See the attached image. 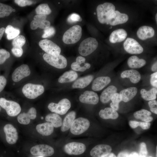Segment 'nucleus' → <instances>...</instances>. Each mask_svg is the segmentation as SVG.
Returning a JSON list of instances; mask_svg holds the SVG:
<instances>
[{
  "label": "nucleus",
  "mask_w": 157,
  "mask_h": 157,
  "mask_svg": "<svg viewBox=\"0 0 157 157\" xmlns=\"http://www.w3.org/2000/svg\"><path fill=\"white\" fill-rule=\"evenodd\" d=\"M115 6L112 3L105 2L98 5L96 8L97 18L101 24H107L110 15L115 11Z\"/></svg>",
  "instance_id": "1"
},
{
  "label": "nucleus",
  "mask_w": 157,
  "mask_h": 157,
  "mask_svg": "<svg viewBox=\"0 0 157 157\" xmlns=\"http://www.w3.org/2000/svg\"><path fill=\"white\" fill-rule=\"evenodd\" d=\"M82 29L79 25H75L67 30L64 34L62 40L65 44H69L77 42L82 35Z\"/></svg>",
  "instance_id": "2"
},
{
  "label": "nucleus",
  "mask_w": 157,
  "mask_h": 157,
  "mask_svg": "<svg viewBox=\"0 0 157 157\" xmlns=\"http://www.w3.org/2000/svg\"><path fill=\"white\" fill-rule=\"evenodd\" d=\"M98 45V41L95 38L89 37L85 39L81 43L78 51L81 55L86 56L95 51Z\"/></svg>",
  "instance_id": "3"
},
{
  "label": "nucleus",
  "mask_w": 157,
  "mask_h": 157,
  "mask_svg": "<svg viewBox=\"0 0 157 157\" xmlns=\"http://www.w3.org/2000/svg\"><path fill=\"white\" fill-rule=\"evenodd\" d=\"M44 90V88L42 85L28 83L24 85L22 92L26 97L33 99L43 94Z\"/></svg>",
  "instance_id": "4"
},
{
  "label": "nucleus",
  "mask_w": 157,
  "mask_h": 157,
  "mask_svg": "<svg viewBox=\"0 0 157 157\" xmlns=\"http://www.w3.org/2000/svg\"><path fill=\"white\" fill-rule=\"evenodd\" d=\"M44 60L49 65L60 69L65 68L67 65L66 59L61 55H52L47 53L43 55Z\"/></svg>",
  "instance_id": "5"
},
{
  "label": "nucleus",
  "mask_w": 157,
  "mask_h": 157,
  "mask_svg": "<svg viewBox=\"0 0 157 157\" xmlns=\"http://www.w3.org/2000/svg\"><path fill=\"white\" fill-rule=\"evenodd\" d=\"M0 106L6 110L7 114L10 116H16L21 111V107L18 103L7 100L3 98H0Z\"/></svg>",
  "instance_id": "6"
},
{
  "label": "nucleus",
  "mask_w": 157,
  "mask_h": 157,
  "mask_svg": "<svg viewBox=\"0 0 157 157\" xmlns=\"http://www.w3.org/2000/svg\"><path fill=\"white\" fill-rule=\"evenodd\" d=\"M90 122L87 119L82 117L75 119L70 128L71 133L74 135H79L86 131L89 128Z\"/></svg>",
  "instance_id": "7"
},
{
  "label": "nucleus",
  "mask_w": 157,
  "mask_h": 157,
  "mask_svg": "<svg viewBox=\"0 0 157 157\" xmlns=\"http://www.w3.org/2000/svg\"><path fill=\"white\" fill-rule=\"evenodd\" d=\"M71 106L70 101L65 98L60 100L58 104L51 102L48 106L49 109L51 112L60 115H63L66 113Z\"/></svg>",
  "instance_id": "8"
},
{
  "label": "nucleus",
  "mask_w": 157,
  "mask_h": 157,
  "mask_svg": "<svg viewBox=\"0 0 157 157\" xmlns=\"http://www.w3.org/2000/svg\"><path fill=\"white\" fill-rule=\"evenodd\" d=\"M38 44L40 47L47 53L54 56L60 54V47L51 40L44 39L40 40Z\"/></svg>",
  "instance_id": "9"
},
{
  "label": "nucleus",
  "mask_w": 157,
  "mask_h": 157,
  "mask_svg": "<svg viewBox=\"0 0 157 157\" xmlns=\"http://www.w3.org/2000/svg\"><path fill=\"white\" fill-rule=\"evenodd\" d=\"M124 48L127 53L131 54H139L142 53L144 50L142 47L135 39L128 38L123 44Z\"/></svg>",
  "instance_id": "10"
},
{
  "label": "nucleus",
  "mask_w": 157,
  "mask_h": 157,
  "mask_svg": "<svg viewBox=\"0 0 157 157\" xmlns=\"http://www.w3.org/2000/svg\"><path fill=\"white\" fill-rule=\"evenodd\" d=\"M86 148L85 145L83 143L72 142L65 144L64 149L65 152L68 154L78 155L83 153Z\"/></svg>",
  "instance_id": "11"
},
{
  "label": "nucleus",
  "mask_w": 157,
  "mask_h": 157,
  "mask_svg": "<svg viewBox=\"0 0 157 157\" xmlns=\"http://www.w3.org/2000/svg\"><path fill=\"white\" fill-rule=\"evenodd\" d=\"M127 14L115 10L109 16L107 24L115 26L126 23L129 20Z\"/></svg>",
  "instance_id": "12"
},
{
  "label": "nucleus",
  "mask_w": 157,
  "mask_h": 157,
  "mask_svg": "<svg viewBox=\"0 0 157 157\" xmlns=\"http://www.w3.org/2000/svg\"><path fill=\"white\" fill-rule=\"evenodd\" d=\"M54 149L51 146L45 144H40L33 147L31 149V154L34 156L39 155L49 156L54 153Z\"/></svg>",
  "instance_id": "13"
},
{
  "label": "nucleus",
  "mask_w": 157,
  "mask_h": 157,
  "mask_svg": "<svg viewBox=\"0 0 157 157\" xmlns=\"http://www.w3.org/2000/svg\"><path fill=\"white\" fill-rule=\"evenodd\" d=\"M31 71L28 66L26 64H22L17 68L13 72L12 78L15 82H18L23 78L29 76Z\"/></svg>",
  "instance_id": "14"
},
{
  "label": "nucleus",
  "mask_w": 157,
  "mask_h": 157,
  "mask_svg": "<svg viewBox=\"0 0 157 157\" xmlns=\"http://www.w3.org/2000/svg\"><path fill=\"white\" fill-rule=\"evenodd\" d=\"M3 131L7 142L10 144H15L18 138V133L16 129L12 125L7 124L4 126Z\"/></svg>",
  "instance_id": "15"
},
{
  "label": "nucleus",
  "mask_w": 157,
  "mask_h": 157,
  "mask_svg": "<svg viewBox=\"0 0 157 157\" xmlns=\"http://www.w3.org/2000/svg\"><path fill=\"white\" fill-rule=\"evenodd\" d=\"M112 150L110 146L100 144L94 147L91 150L90 154L92 157H104L110 153Z\"/></svg>",
  "instance_id": "16"
},
{
  "label": "nucleus",
  "mask_w": 157,
  "mask_h": 157,
  "mask_svg": "<svg viewBox=\"0 0 157 157\" xmlns=\"http://www.w3.org/2000/svg\"><path fill=\"white\" fill-rule=\"evenodd\" d=\"M80 101L82 103L90 104H96L99 101L97 94L93 91H86L79 97Z\"/></svg>",
  "instance_id": "17"
},
{
  "label": "nucleus",
  "mask_w": 157,
  "mask_h": 157,
  "mask_svg": "<svg viewBox=\"0 0 157 157\" xmlns=\"http://www.w3.org/2000/svg\"><path fill=\"white\" fill-rule=\"evenodd\" d=\"M37 112L34 107L30 108L27 113H23L20 114L17 117L18 122L24 125L28 124L30 119H34L36 117Z\"/></svg>",
  "instance_id": "18"
},
{
  "label": "nucleus",
  "mask_w": 157,
  "mask_h": 157,
  "mask_svg": "<svg viewBox=\"0 0 157 157\" xmlns=\"http://www.w3.org/2000/svg\"><path fill=\"white\" fill-rule=\"evenodd\" d=\"M155 34L154 29L151 26H143L140 27L137 32L138 38L142 40H145L153 37Z\"/></svg>",
  "instance_id": "19"
},
{
  "label": "nucleus",
  "mask_w": 157,
  "mask_h": 157,
  "mask_svg": "<svg viewBox=\"0 0 157 157\" xmlns=\"http://www.w3.org/2000/svg\"><path fill=\"white\" fill-rule=\"evenodd\" d=\"M127 35L126 31L123 28L115 30L111 33L109 37V41L113 43L122 42L124 40Z\"/></svg>",
  "instance_id": "20"
},
{
  "label": "nucleus",
  "mask_w": 157,
  "mask_h": 157,
  "mask_svg": "<svg viewBox=\"0 0 157 157\" xmlns=\"http://www.w3.org/2000/svg\"><path fill=\"white\" fill-rule=\"evenodd\" d=\"M85 59L81 56H78L76 61L73 63L71 65V68L74 71L83 72L90 68V64L85 63Z\"/></svg>",
  "instance_id": "21"
},
{
  "label": "nucleus",
  "mask_w": 157,
  "mask_h": 157,
  "mask_svg": "<svg viewBox=\"0 0 157 157\" xmlns=\"http://www.w3.org/2000/svg\"><path fill=\"white\" fill-rule=\"evenodd\" d=\"M111 81L110 78L106 76L98 77L93 81L92 85V89L95 91H100L108 85Z\"/></svg>",
  "instance_id": "22"
},
{
  "label": "nucleus",
  "mask_w": 157,
  "mask_h": 157,
  "mask_svg": "<svg viewBox=\"0 0 157 157\" xmlns=\"http://www.w3.org/2000/svg\"><path fill=\"white\" fill-rule=\"evenodd\" d=\"M137 89L135 87H129L120 91L119 94L122 101L127 102L133 98L137 92Z\"/></svg>",
  "instance_id": "23"
},
{
  "label": "nucleus",
  "mask_w": 157,
  "mask_h": 157,
  "mask_svg": "<svg viewBox=\"0 0 157 157\" xmlns=\"http://www.w3.org/2000/svg\"><path fill=\"white\" fill-rule=\"evenodd\" d=\"M122 78H129L133 83H138L140 80L141 76L140 73L137 71L133 69L126 70L121 74Z\"/></svg>",
  "instance_id": "24"
},
{
  "label": "nucleus",
  "mask_w": 157,
  "mask_h": 157,
  "mask_svg": "<svg viewBox=\"0 0 157 157\" xmlns=\"http://www.w3.org/2000/svg\"><path fill=\"white\" fill-rule=\"evenodd\" d=\"M117 88L114 85H111L105 89L102 92L100 96L101 102L104 104L108 103L110 100L113 95L116 93Z\"/></svg>",
  "instance_id": "25"
},
{
  "label": "nucleus",
  "mask_w": 157,
  "mask_h": 157,
  "mask_svg": "<svg viewBox=\"0 0 157 157\" xmlns=\"http://www.w3.org/2000/svg\"><path fill=\"white\" fill-rule=\"evenodd\" d=\"M37 131L40 134L44 136H48L53 132L54 127L51 123L46 122L39 124L37 125Z\"/></svg>",
  "instance_id": "26"
},
{
  "label": "nucleus",
  "mask_w": 157,
  "mask_h": 157,
  "mask_svg": "<svg viewBox=\"0 0 157 157\" xmlns=\"http://www.w3.org/2000/svg\"><path fill=\"white\" fill-rule=\"evenodd\" d=\"M93 77V75H89L79 78L74 82L72 87L74 88H84L90 83Z\"/></svg>",
  "instance_id": "27"
},
{
  "label": "nucleus",
  "mask_w": 157,
  "mask_h": 157,
  "mask_svg": "<svg viewBox=\"0 0 157 157\" xmlns=\"http://www.w3.org/2000/svg\"><path fill=\"white\" fill-rule=\"evenodd\" d=\"M99 116L104 119H115L119 116L116 111L112 108L107 107L100 110L99 113Z\"/></svg>",
  "instance_id": "28"
},
{
  "label": "nucleus",
  "mask_w": 157,
  "mask_h": 157,
  "mask_svg": "<svg viewBox=\"0 0 157 157\" xmlns=\"http://www.w3.org/2000/svg\"><path fill=\"white\" fill-rule=\"evenodd\" d=\"M76 115V113L73 111H71L67 115L62 124L61 128L62 131H65L70 128L75 119Z\"/></svg>",
  "instance_id": "29"
},
{
  "label": "nucleus",
  "mask_w": 157,
  "mask_h": 157,
  "mask_svg": "<svg viewBox=\"0 0 157 157\" xmlns=\"http://www.w3.org/2000/svg\"><path fill=\"white\" fill-rule=\"evenodd\" d=\"M146 63L144 59L139 58L136 56L130 57L128 59L127 64L131 68H140L144 66Z\"/></svg>",
  "instance_id": "30"
},
{
  "label": "nucleus",
  "mask_w": 157,
  "mask_h": 157,
  "mask_svg": "<svg viewBox=\"0 0 157 157\" xmlns=\"http://www.w3.org/2000/svg\"><path fill=\"white\" fill-rule=\"evenodd\" d=\"M77 73L74 71H67L59 77L58 81L60 83H64L72 82L77 78Z\"/></svg>",
  "instance_id": "31"
},
{
  "label": "nucleus",
  "mask_w": 157,
  "mask_h": 157,
  "mask_svg": "<svg viewBox=\"0 0 157 157\" xmlns=\"http://www.w3.org/2000/svg\"><path fill=\"white\" fill-rule=\"evenodd\" d=\"M133 115L135 118L145 122H149L152 121L153 119V117L151 116V113L145 109H142L137 111L134 113Z\"/></svg>",
  "instance_id": "32"
},
{
  "label": "nucleus",
  "mask_w": 157,
  "mask_h": 157,
  "mask_svg": "<svg viewBox=\"0 0 157 157\" xmlns=\"http://www.w3.org/2000/svg\"><path fill=\"white\" fill-rule=\"evenodd\" d=\"M45 119L47 122L51 123L54 127L57 128L62 126V119L57 114H49L46 116Z\"/></svg>",
  "instance_id": "33"
},
{
  "label": "nucleus",
  "mask_w": 157,
  "mask_h": 157,
  "mask_svg": "<svg viewBox=\"0 0 157 157\" xmlns=\"http://www.w3.org/2000/svg\"><path fill=\"white\" fill-rule=\"evenodd\" d=\"M157 93V88H153L149 91L144 89H142L140 90L142 98L146 101L155 100L156 98Z\"/></svg>",
  "instance_id": "34"
},
{
  "label": "nucleus",
  "mask_w": 157,
  "mask_h": 157,
  "mask_svg": "<svg viewBox=\"0 0 157 157\" xmlns=\"http://www.w3.org/2000/svg\"><path fill=\"white\" fill-rule=\"evenodd\" d=\"M50 22L47 20L36 21L33 20L31 22L30 27L32 30L37 29L38 27L42 29H45L50 26Z\"/></svg>",
  "instance_id": "35"
},
{
  "label": "nucleus",
  "mask_w": 157,
  "mask_h": 157,
  "mask_svg": "<svg viewBox=\"0 0 157 157\" xmlns=\"http://www.w3.org/2000/svg\"><path fill=\"white\" fill-rule=\"evenodd\" d=\"M5 32L6 34L7 39L10 40L13 39L19 35L20 30L11 25H8L5 28Z\"/></svg>",
  "instance_id": "36"
},
{
  "label": "nucleus",
  "mask_w": 157,
  "mask_h": 157,
  "mask_svg": "<svg viewBox=\"0 0 157 157\" xmlns=\"http://www.w3.org/2000/svg\"><path fill=\"white\" fill-rule=\"evenodd\" d=\"M37 15H47L51 13V10L47 3H42L39 5L35 9Z\"/></svg>",
  "instance_id": "37"
},
{
  "label": "nucleus",
  "mask_w": 157,
  "mask_h": 157,
  "mask_svg": "<svg viewBox=\"0 0 157 157\" xmlns=\"http://www.w3.org/2000/svg\"><path fill=\"white\" fill-rule=\"evenodd\" d=\"M13 11L11 6L0 3V18L9 16Z\"/></svg>",
  "instance_id": "38"
},
{
  "label": "nucleus",
  "mask_w": 157,
  "mask_h": 157,
  "mask_svg": "<svg viewBox=\"0 0 157 157\" xmlns=\"http://www.w3.org/2000/svg\"><path fill=\"white\" fill-rule=\"evenodd\" d=\"M111 100L112 102L110 104L111 108L116 111L117 110L119 109V104L122 101L119 94L117 92L115 93Z\"/></svg>",
  "instance_id": "39"
},
{
  "label": "nucleus",
  "mask_w": 157,
  "mask_h": 157,
  "mask_svg": "<svg viewBox=\"0 0 157 157\" xmlns=\"http://www.w3.org/2000/svg\"><path fill=\"white\" fill-rule=\"evenodd\" d=\"M129 124L130 126L132 129H134L139 126L144 130L149 129L151 126V124L149 122H138L133 120L130 121Z\"/></svg>",
  "instance_id": "40"
},
{
  "label": "nucleus",
  "mask_w": 157,
  "mask_h": 157,
  "mask_svg": "<svg viewBox=\"0 0 157 157\" xmlns=\"http://www.w3.org/2000/svg\"><path fill=\"white\" fill-rule=\"evenodd\" d=\"M26 38L23 35H19L13 39L12 45L13 47L22 48L25 44Z\"/></svg>",
  "instance_id": "41"
},
{
  "label": "nucleus",
  "mask_w": 157,
  "mask_h": 157,
  "mask_svg": "<svg viewBox=\"0 0 157 157\" xmlns=\"http://www.w3.org/2000/svg\"><path fill=\"white\" fill-rule=\"evenodd\" d=\"M82 20V18L80 15L76 13H73L70 15L67 19L68 22L70 24H73L77 22H80Z\"/></svg>",
  "instance_id": "42"
},
{
  "label": "nucleus",
  "mask_w": 157,
  "mask_h": 157,
  "mask_svg": "<svg viewBox=\"0 0 157 157\" xmlns=\"http://www.w3.org/2000/svg\"><path fill=\"white\" fill-rule=\"evenodd\" d=\"M44 33L42 36L43 38H46L51 37L54 35L56 31L53 26H50L49 28L44 30Z\"/></svg>",
  "instance_id": "43"
},
{
  "label": "nucleus",
  "mask_w": 157,
  "mask_h": 157,
  "mask_svg": "<svg viewBox=\"0 0 157 157\" xmlns=\"http://www.w3.org/2000/svg\"><path fill=\"white\" fill-rule=\"evenodd\" d=\"M10 56V53L4 49H0V65L3 63Z\"/></svg>",
  "instance_id": "44"
},
{
  "label": "nucleus",
  "mask_w": 157,
  "mask_h": 157,
  "mask_svg": "<svg viewBox=\"0 0 157 157\" xmlns=\"http://www.w3.org/2000/svg\"><path fill=\"white\" fill-rule=\"evenodd\" d=\"M148 154V151L146 145L144 142L141 143L140 145V150L138 157H146Z\"/></svg>",
  "instance_id": "45"
},
{
  "label": "nucleus",
  "mask_w": 157,
  "mask_h": 157,
  "mask_svg": "<svg viewBox=\"0 0 157 157\" xmlns=\"http://www.w3.org/2000/svg\"><path fill=\"white\" fill-rule=\"evenodd\" d=\"M14 2L19 6L23 7L32 5L33 2L29 0H15Z\"/></svg>",
  "instance_id": "46"
},
{
  "label": "nucleus",
  "mask_w": 157,
  "mask_h": 157,
  "mask_svg": "<svg viewBox=\"0 0 157 157\" xmlns=\"http://www.w3.org/2000/svg\"><path fill=\"white\" fill-rule=\"evenodd\" d=\"M148 105L150 110L153 113L157 114V102L155 100H150L148 102Z\"/></svg>",
  "instance_id": "47"
},
{
  "label": "nucleus",
  "mask_w": 157,
  "mask_h": 157,
  "mask_svg": "<svg viewBox=\"0 0 157 157\" xmlns=\"http://www.w3.org/2000/svg\"><path fill=\"white\" fill-rule=\"evenodd\" d=\"M13 54L17 57H19L22 56L23 51L22 48L13 47L11 49Z\"/></svg>",
  "instance_id": "48"
},
{
  "label": "nucleus",
  "mask_w": 157,
  "mask_h": 157,
  "mask_svg": "<svg viewBox=\"0 0 157 157\" xmlns=\"http://www.w3.org/2000/svg\"><path fill=\"white\" fill-rule=\"evenodd\" d=\"M150 83L151 85L157 88V72H155L151 75Z\"/></svg>",
  "instance_id": "49"
},
{
  "label": "nucleus",
  "mask_w": 157,
  "mask_h": 157,
  "mask_svg": "<svg viewBox=\"0 0 157 157\" xmlns=\"http://www.w3.org/2000/svg\"><path fill=\"white\" fill-rule=\"evenodd\" d=\"M7 83V80L3 76H0V92L4 89Z\"/></svg>",
  "instance_id": "50"
},
{
  "label": "nucleus",
  "mask_w": 157,
  "mask_h": 157,
  "mask_svg": "<svg viewBox=\"0 0 157 157\" xmlns=\"http://www.w3.org/2000/svg\"><path fill=\"white\" fill-rule=\"evenodd\" d=\"M46 15L37 14L34 16L33 20L37 21H42L46 20Z\"/></svg>",
  "instance_id": "51"
},
{
  "label": "nucleus",
  "mask_w": 157,
  "mask_h": 157,
  "mask_svg": "<svg viewBox=\"0 0 157 157\" xmlns=\"http://www.w3.org/2000/svg\"><path fill=\"white\" fill-rule=\"evenodd\" d=\"M129 154V153L127 151H122L118 154L116 157H128Z\"/></svg>",
  "instance_id": "52"
},
{
  "label": "nucleus",
  "mask_w": 157,
  "mask_h": 157,
  "mask_svg": "<svg viewBox=\"0 0 157 157\" xmlns=\"http://www.w3.org/2000/svg\"><path fill=\"white\" fill-rule=\"evenodd\" d=\"M151 70L153 72H157V62H156L152 65Z\"/></svg>",
  "instance_id": "53"
},
{
  "label": "nucleus",
  "mask_w": 157,
  "mask_h": 157,
  "mask_svg": "<svg viewBox=\"0 0 157 157\" xmlns=\"http://www.w3.org/2000/svg\"><path fill=\"white\" fill-rule=\"evenodd\" d=\"M128 157H138V154L136 152L133 151L129 154Z\"/></svg>",
  "instance_id": "54"
},
{
  "label": "nucleus",
  "mask_w": 157,
  "mask_h": 157,
  "mask_svg": "<svg viewBox=\"0 0 157 157\" xmlns=\"http://www.w3.org/2000/svg\"><path fill=\"white\" fill-rule=\"evenodd\" d=\"M5 29V28L4 27H2L0 28V40L3 36Z\"/></svg>",
  "instance_id": "55"
},
{
  "label": "nucleus",
  "mask_w": 157,
  "mask_h": 157,
  "mask_svg": "<svg viewBox=\"0 0 157 157\" xmlns=\"http://www.w3.org/2000/svg\"><path fill=\"white\" fill-rule=\"evenodd\" d=\"M104 157H116V156L113 153H110L108 155Z\"/></svg>",
  "instance_id": "56"
},
{
  "label": "nucleus",
  "mask_w": 157,
  "mask_h": 157,
  "mask_svg": "<svg viewBox=\"0 0 157 157\" xmlns=\"http://www.w3.org/2000/svg\"><path fill=\"white\" fill-rule=\"evenodd\" d=\"M155 20L156 23H157V13H156L155 15Z\"/></svg>",
  "instance_id": "57"
},
{
  "label": "nucleus",
  "mask_w": 157,
  "mask_h": 157,
  "mask_svg": "<svg viewBox=\"0 0 157 157\" xmlns=\"http://www.w3.org/2000/svg\"><path fill=\"white\" fill-rule=\"evenodd\" d=\"M157 147H156V157H157Z\"/></svg>",
  "instance_id": "58"
},
{
  "label": "nucleus",
  "mask_w": 157,
  "mask_h": 157,
  "mask_svg": "<svg viewBox=\"0 0 157 157\" xmlns=\"http://www.w3.org/2000/svg\"><path fill=\"white\" fill-rule=\"evenodd\" d=\"M1 110V109L0 107V111Z\"/></svg>",
  "instance_id": "59"
},
{
  "label": "nucleus",
  "mask_w": 157,
  "mask_h": 157,
  "mask_svg": "<svg viewBox=\"0 0 157 157\" xmlns=\"http://www.w3.org/2000/svg\"><path fill=\"white\" fill-rule=\"evenodd\" d=\"M39 157H43L42 156H39Z\"/></svg>",
  "instance_id": "60"
},
{
  "label": "nucleus",
  "mask_w": 157,
  "mask_h": 157,
  "mask_svg": "<svg viewBox=\"0 0 157 157\" xmlns=\"http://www.w3.org/2000/svg\"><path fill=\"white\" fill-rule=\"evenodd\" d=\"M152 157L150 156V157Z\"/></svg>",
  "instance_id": "61"
}]
</instances>
